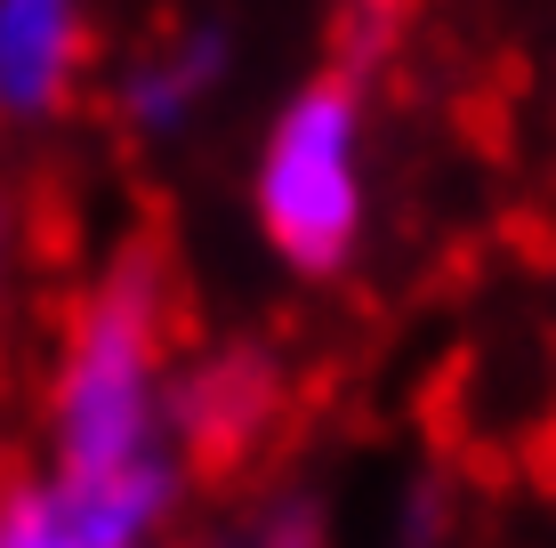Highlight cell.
I'll list each match as a JSON object with an SVG mask.
<instances>
[{
    "instance_id": "6",
    "label": "cell",
    "mask_w": 556,
    "mask_h": 548,
    "mask_svg": "<svg viewBox=\"0 0 556 548\" xmlns=\"http://www.w3.org/2000/svg\"><path fill=\"white\" fill-rule=\"evenodd\" d=\"M210 548H331V524H323L315 493H275V500H258L235 533L210 540Z\"/></svg>"
},
{
    "instance_id": "4",
    "label": "cell",
    "mask_w": 556,
    "mask_h": 548,
    "mask_svg": "<svg viewBox=\"0 0 556 548\" xmlns=\"http://www.w3.org/2000/svg\"><path fill=\"white\" fill-rule=\"evenodd\" d=\"M89 0H0V129L56 122L89 81Z\"/></svg>"
},
{
    "instance_id": "2",
    "label": "cell",
    "mask_w": 556,
    "mask_h": 548,
    "mask_svg": "<svg viewBox=\"0 0 556 548\" xmlns=\"http://www.w3.org/2000/svg\"><path fill=\"white\" fill-rule=\"evenodd\" d=\"M251 211H258L266 251L299 275H339L363 251V226H371V122H363V89L348 73H323V81L282 98V113L258 138Z\"/></svg>"
},
{
    "instance_id": "7",
    "label": "cell",
    "mask_w": 556,
    "mask_h": 548,
    "mask_svg": "<svg viewBox=\"0 0 556 548\" xmlns=\"http://www.w3.org/2000/svg\"><path fill=\"white\" fill-rule=\"evenodd\" d=\"M9 307H16V211L0 202V331H9Z\"/></svg>"
},
{
    "instance_id": "1",
    "label": "cell",
    "mask_w": 556,
    "mask_h": 548,
    "mask_svg": "<svg viewBox=\"0 0 556 548\" xmlns=\"http://www.w3.org/2000/svg\"><path fill=\"white\" fill-rule=\"evenodd\" d=\"M41 468H65V476H169L178 468L169 282L153 251H122L73 298L41 387Z\"/></svg>"
},
{
    "instance_id": "3",
    "label": "cell",
    "mask_w": 556,
    "mask_h": 548,
    "mask_svg": "<svg viewBox=\"0 0 556 548\" xmlns=\"http://www.w3.org/2000/svg\"><path fill=\"white\" fill-rule=\"evenodd\" d=\"M178 508L169 476H65L25 468L0 484V548H153Z\"/></svg>"
},
{
    "instance_id": "5",
    "label": "cell",
    "mask_w": 556,
    "mask_h": 548,
    "mask_svg": "<svg viewBox=\"0 0 556 548\" xmlns=\"http://www.w3.org/2000/svg\"><path fill=\"white\" fill-rule=\"evenodd\" d=\"M226 65H235V49H226L218 25H169L122 65L113 113H122V129H138V138H186L210 113V98L226 89Z\"/></svg>"
}]
</instances>
